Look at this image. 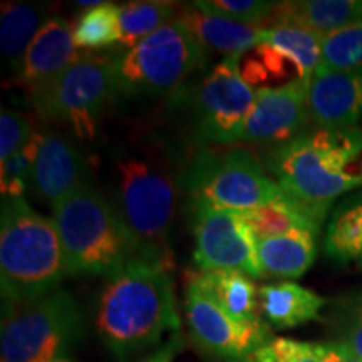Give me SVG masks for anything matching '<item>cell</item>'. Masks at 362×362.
<instances>
[{
	"label": "cell",
	"mask_w": 362,
	"mask_h": 362,
	"mask_svg": "<svg viewBox=\"0 0 362 362\" xmlns=\"http://www.w3.org/2000/svg\"><path fill=\"white\" fill-rule=\"evenodd\" d=\"M322 40V35L297 25L267 27L260 42L240 59L243 79L253 88L259 83L267 88L269 81H274L275 88L310 81L320 62Z\"/></svg>",
	"instance_id": "12"
},
{
	"label": "cell",
	"mask_w": 362,
	"mask_h": 362,
	"mask_svg": "<svg viewBox=\"0 0 362 362\" xmlns=\"http://www.w3.org/2000/svg\"><path fill=\"white\" fill-rule=\"evenodd\" d=\"M197 4L208 12L257 29L269 25L277 7V2L265 0H198Z\"/></svg>",
	"instance_id": "30"
},
{
	"label": "cell",
	"mask_w": 362,
	"mask_h": 362,
	"mask_svg": "<svg viewBox=\"0 0 362 362\" xmlns=\"http://www.w3.org/2000/svg\"><path fill=\"white\" fill-rule=\"evenodd\" d=\"M44 8L33 4L4 2L0 16V47L11 69L19 76L29 45L47 22Z\"/></svg>",
	"instance_id": "24"
},
{
	"label": "cell",
	"mask_w": 362,
	"mask_h": 362,
	"mask_svg": "<svg viewBox=\"0 0 362 362\" xmlns=\"http://www.w3.org/2000/svg\"><path fill=\"white\" fill-rule=\"evenodd\" d=\"M185 314L194 342L211 356L230 362H245L257 349L272 341L264 319L238 322L188 279L185 293Z\"/></svg>",
	"instance_id": "13"
},
{
	"label": "cell",
	"mask_w": 362,
	"mask_h": 362,
	"mask_svg": "<svg viewBox=\"0 0 362 362\" xmlns=\"http://www.w3.org/2000/svg\"><path fill=\"white\" fill-rule=\"evenodd\" d=\"M357 197H359V198H361V200H362V189H361V192H359V193H357Z\"/></svg>",
	"instance_id": "38"
},
{
	"label": "cell",
	"mask_w": 362,
	"mask_h": 362,
	"mask_svg": "<svg viewBox=\"0 0 362 362\" xmlns=\"http://www.w3.org/2000/svg\"><path fill=\"white\" fill-rule=\"evenodd\" d=\"M42 134L35 133L34 138L25 148H22L17 155H13L11 160L2 163L0 170V188H2V197L19 198L24 197L25 189L29 188L30 176H33V168L37 156L39 144Z\"/></svg>",
	"instance_id": "31"
},
{
	"label": "cell",
	"mask_w": 362,
	"mask_h": 362,
	"mask_svg": "<svg viewBox=\"0 0 362 362\" xmlns=\"http://www.w3.org/2000/svg\"><path fill=\"white\" fill-rule=\"evenodd\" d=\"M71 267L52 218L40 215L24 197H2L0 210V287L4 304H27L59 288Z\"/></svg>",
	"instance_id": "3"
},
{
	"label": "cell",
	"mask_w": 362,
	"mask_h": 362,
	"mask_svg": "<svg viewBox=\"0 0 362 362\" xmlns=\"http://www.w3.org/2000/svg\"><path fill=\"white\" fill-rule=\"evenodd\" d=\"M178 187L165 170L143 158L115 161L111 205L128 226L143 255L170 260L168 235L175 220Z\"/></svg>",
	"instance_id": "5"
},
{
	"label": "cell",
	"mask_w": 362,
	"mask_h": 362,
	"mask_svg": "<svg viewBox=\"0 0 362 362\" xmlns=\"http://www.w3.org/2000/svg\"><path fill=\"white\" fill-rule=\"evenodd\" d=\"M357 22H362V0H291L277 2L267 27L297 25L327 37Z\"/></svg>",
	"instance_id": "18"
},
{
	"label": "cell",
	"mask_w": 362,
	"mask_h": 362,
	"mask_svg": "<svg viewBox=\"0 0 362 362\" xmlns=\"http://www.w3.org/2000/svg\"><path fill=\"white\" fill-rule=\"evenodd\" d=\"M178 17V7L171 2L139 0L124 4L119 7V44L128 49L134 47Z\"/></svg>",
	"instance_id": "26"
},
{
	"label": "cell",
	"mask_w": 362,
	"mask_h": 362,
	"mask_svg": "<svg viewBox=\"0 0 362 362\" xmlns=\"http://www.w3.org/2000/svg\"><path fill=\"white\" fill-rule=\"evenodd\" d=\"M265 168L297 200L332 203L362 188V128H309L267 149Z\"/></svg>",
	"instance_id": "2"
},
{
	"label": "cell",
	"mask_w": 362,
	"mask_h": 362,
	"mask_svg": "<svg viewBox=\"0 0 362 362\" xmlns=\"http://www.w3.org/2000/svg\"><path fill=\"white\" fill-rule=\"evenodd\" d=\"M309 115L315 128H357L362 121V67L315 71L309 84Z\"/></svg>",
	"instance_id": "16"
},
{
	"label": "cell",
	"mask_w": 362,
	"mask_h": 362,
	"mask_svg": "<svg viewBox=\"0 0 362 362\" xmlns=\"http://www.w3.org/2000/svg\"><path fill=\"white\" fill-rule=\"evenodd\" d=\"M193 259L198 270H238L252 279L264 277L257 238L237 211L193 200Z\"/></svg>",
	"instance_id": "11"
},
{
	"label": "cell",
	"mask_w": 362,
	"mask_h": 362,
	"mask_svg": "<svg viewBox=\"0 0 362 362\" xmlns=\"http://www.w3.org/2000/svg\"><path fill=\"white\" fill-rule=\"evenodd\" d=\"M103 0H94V2H90V0H78V2H74L76 7H83L88 11V8H94V7H99L103 6Z\"/></svg>",
	"instance_id": "35"
},
{
	"label": "cell",
	"mask_w": 362,
	"mask_h": 362,
	"mask_svg": "<svg viewBox=\"0 0 362 362\" xmlns=\"http://www.w3.org/2000/svg\"><path fill=\"white\" fill-rule=\"evenodd\" d=\"M337 342L344 349L362 361V292L352 293L339 304Z\"/></svg>",
	"instance_id": "32"
},
{
	"label": "cell",
	"mask_w": 362,
	"mask_h": 362,
	"mask_svg": "<svg viewBox=\"0 0 362 362\" xmlns=\"http://www.w3.org/2000/svg\"><path fill=\"white\" fill-rule=\"evenodd\" d=\"M329 208L330 203L302 202L285 193L277 202L242 211L240 215L250 226L255 238L262 240L293 230H309L319 235Z\"/></svg>",
	"instance_id": "20"
},
{
	"label": "cell",
	"mask_w": 362,
	"mask_h": 362,
	"mask_svg": "<svg viewBox=\"0 0 362 362\" xmlns=\"http://www.w3.org/2000/svg\"><path fill=\"white\" fill-rule=\"evenodd\" d=\"M206 64V49L176 19L115 57L117 96H173Z\"/></svg>",
	"instance_id": "7"
},
{
	"label": "cell",
	"mask_w": 362,
	"mask_h": 362,
	"mask_svg": "<svg viewBox=\"0 0 362 362\" xmlns=\"http://www.w3.org/2000/svg\"><path fill=\"white\" fill-rule=\"evenodd\" d=\"M81 56L69 22L64 17H49L27 49L17 81L30 94L56 79Z\"/></svg>",
	"instance_id": "17"
},
{
	"label": "cell",
	"mask_w": 362,
	"mask_h": 362,
	"mask_svg": "<svg viewBox=\"0 0 362 362\" xmlns=\"http://www.w3.org/2000/svg\"><path fill=\"white\" fill-rule=\"evenodd\" d=\"M362 67V22L324 37L315 71H351Z\"/></svg>",
	"instance_id": "29"
},
{
	"label": "cell",
	"mask_w": 362,
	"mask_h": 362,
	"mask_svg": "<svg viewBox=\"0 0 362 362\" xmlns=\"http://www.w3.org/2000/svg\"><path fill=\"white\" fill-rule=\"evenodd\" d=\"M337 346H339V344H337ZM339 347H341V356H339V359L336 362H362L359 359H356L354 356H351L349 352L344 349L342 346H339Z\"/></svg>",
	"instance_id": "36"
},
{
	"label": "cell",
	"mask_w": 362,
	"mask_h": 362,
	"mask_svg": "<svg viewBox=\"0 0 362 362\" xmlns=\"http://www.w3.org/2000/svg\"><path fill=\"white\" fill-rule=\"evenodd\" d=\"M189 279L238 322L260 319L259 288L250 275L238 270H198Z\"/></svg>",
	"instance_id": "23"
},
{
	"label": "cell",
	"mask_w": 362,
	"mask_h": 362,
	"mask_svg": "<svg viewBox=\"0 0 362 362\" xmlns=\"http://www.w3.org/2000/svg\"><path fill=\"white\" fill-rule=\"evenodd\" d=\"M178 19L206 51L221 52L225 57L242 59L260 42L264 30L208 12L197 2L185 7Z\"/></svg>",
	"instance_id": "19"
},
{
	"label": "cell",
	"mask_w": 362,
	"mask_h": 362,
	"mask_svg": "<svg viewBox=\"0 0 362 362\" xmlns=\"http://www.w3.org/2000/svg\"><path fill=\"white\" fill-rule=\"evenodd\" d=\"M324 252L337 264L362 265V200L357 194L334 208L324 238Z\"/></svg>",
	"instance_id": "25"
},
{
	"label": "cell",
	"mask_w": 362,
	"mask_h": 362,
	"mask_svg": "<svg viewBox=\"0 0 362 362\" xmlns=\"http://www.w3.org/2000/svg\"><path fill=\"white\" fill-rule=\"evenodd\" d=\"M183 347H185L183 337H181L180 332H176L170 337V341L166 342L165 346H161L155 354L148 357V359L143 362H173L176 359V356L183 351Z\"/></svg>",
	"instance_id": "34"
},
{
	"label": "cell",
	"mask_w": 362,
	"mask_h": 362,
	"mask_svg": "<svg viewBox=\"0 0 362 362\" xmlns=\"http://www.w3.org/2000/svg\"><path fill=\"white\" fill-rule=\"evenodd\" d=\"M35 131L29 119L19 112L2 107L0 115V163L11 160L30 143Z\"/></svg>",
	"instance_id": "33"
},
{
	"label": "cell",
	"mask_w": 362,
	"mask_h": 362,
	"mask_svg": "<svg viewBox=\"0 0 362 362\" xmlns=\"http://www.w3.org/2000/svg\"><path fill=\"white\" fill-rule=\"evenodd\" d=\"M72 35L78 49L103 51L112 44H119V6L104 2L103 6L88 8L72 25Z\"/></svg>",
	"instance_id": "27"
},
{
	"label": "cell",
	"mask_w": 362,
	"mask_h": 362,
	"mask_svg": "<svg viewBox=\"0 0 362 362\" xmlns=\"http://www.w3.org/2000/svg\"><path fill=\"white\" fill-rule=\"evenodd\" d=\"M117 96L115 57L83 54L56 79L29 94L40 116L69 124L83 139H93L101 116Z\"/></svg>",
	"instance_id": "10"
},
{
	"label": "cell",
	"mask_w": 362,
	"mask_h": 362,
	"mask_svg": "<svg viewBox=\"0 0 362 362\" xmlns=\"http://www.w3.org/2000/svg\"><path fill=\"white\" fill-rule=\"evenodd\" d=\"M52 362H71V361H67V359H57V361H52Z\"/></svg>",
	"instance_id": "37"
},
{
	"label": "cell",
	"mask_w": 362,
	"mask_h": 362,
	"mask_svg": "<svg viewBox=\"0 0 362 362\" xmlns=\"http://www.w3.org/2000/svg\"><path fill=\"white\" fill-rule=\"evenodd\" d=\"M309 84L310 81H293L279 88L257 89L242 143L275 148L309 129Z\"/></svg>",
	"instance_id": "14"
},
{
	"label": "cell",
	"mask_w": 362,
	"mask_h": 362,
	"mask_svg": "<svg viewBox=\"0 0 362 362\" xmlns=\"http://www.w3.org/2000/svg\"><path fill=\"white\" fill-rule=\"evenodd\" d=\"M72 275L110 277L141 255V248L117 215L110 198L93 183L52 208Z\"/></svg>",
	"instance_id": "4"
},
{
	"label": "cell",
	"mask_w": 362,
	"mask_h": 362,
	"mask_svg": "<svg viewBox=\"0 0 362 362\" xmlns=\"http://www.w3.org/2000/svg\"><path fill=\"white\" fill-rule=\"evenodd\" d=\"M341 347L334 344H314L275 337L257 349L245 362H336Z\"/></svg>",
	"instance_id": "28"
},
{
	"label": "cell",
	"mask_w": 362,
	"mask_h": 362,
	"mask_svg": "<svg viewBox=\"0 0 362 362\" xmlns=\"http://www.w3.org/2000/svg\"><path fill=\"white\" fill-rule=\"evenodd\" d=\"M2 362L66 359L83 337L84 315L71 292L56 288L27 304H4Z\"/></svg>",
	"instance_id": "6"
},
{
	"label": "cell",
	"mask_w": 362,
	"mask_h": 362,
	"mask_svg": "<svg viewBox=\"0 0 362 362\" xmlns=\"http://www.w3.org/2000/svg\"><path fill=\"white\" fill-rule=\"evenodd\" d=\"M89 183L88 163L78 148L66 136L42 133L29 183L37 198L54 208Z\"/></svg>",
	"instance_id": "15"
},
{
	"label": "cell",
	"mask_w": 362,
	"mask_h": 362,
	"mask_svg": "<svg viewBox=\"0 0 362 362\" xmlns=\"http://www.w3.org/2000/svg\"><path fill=\"white\" fill-rule=\"evenodd\" d=\"M264 166L247 148H205L181 171L180 183L189 202H206L242 214L285 194Z\"/></svg>",
	"instance_id": "9"
},
{
	"label": "cell",
	"mask_w": 362,
	"mask_h": 362,
	"mask_svg": "<svg viewBox=\"0 0 362 362\" xmlns=\"http://www.w3.org/2000/svg\"><path fill=\"white\" fill-rule=\"evenodd\" d=\"M327 298L291 280L259 288V310L275 329H292L319 319Z\"/></svg>",
	"instance_id": "21"
},
{
	"label": "cell",
	"mask_w": 362,
	"mask_h": 362,
	"mask_svg": "<svg viewBox=\"0 0 362 362\" xmlns=\"http://www.w3.org/2000/svg\"><path fill=\"white\" fill-rule=\"evenodd\" d=\"M171 262L138 255L106 277L98 300L96 329L104 346L123 361L178 332Z\"/></svg>",
	"instance_id": "1"
},
{
	"label": "cell",
	"mask_w": 362,
	"mask_h": 362,
	"mask_svg": "<svg viewBox=\"0 0 362 362\" xmlns=\"http://www.w3.org/2000/svg\"><path fill=\"white\" fill-rule=\"evenodd\" d=\"M264 277L298 279L310 269L317 255V233L309 230L257 240Z\"/></svg>",
	"instance_id": "22"
},
{
	"label": "cell",
	"mask_w": 362,
	"mask_h": 362,
	"mask_svg": "<svg viewBox=\"0 0 362 362\" xmlns=\"http://www.w3.org/2000/svg\"><path fill=\"white\" fill-rule=\"evenodd\" d=\"M257 98V89L243 79L238 57H225L200 81L180 89L173 101L187 115L188 133L197 146H233Z\"/></svg>",
	"instance_id": "8"
}]
</instances>
